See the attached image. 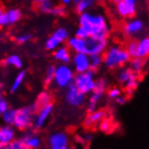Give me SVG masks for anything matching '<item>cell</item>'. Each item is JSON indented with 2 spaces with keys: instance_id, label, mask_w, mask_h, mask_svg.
Here are the masks:
<instances>
[{
  "instance_id": "cell-3",
  "label": "cell",
  "mask_w": 149,
  "mask_h": 149,
  "mask_svg": "<svg viewBox=\"0 0 149 149\" xmlns=\"http://www.w3.org/2000/svg\"><path fill=\"white\" fill-rule=\"evenodd\" d=\"M102 55L103 65L109 69H118L122 66H125L131 58L127 50L118 45L107 47Z\"/></svg>"
},
{
  "instance_id": "cell-9",
  "label": "cell",
  "mask_w": 149,
  "mask_h": 149,
  "mask_svg": "<svg viewBox=\"0 0 149 149\" xmlns=\"http://www.w3.org/2000/svg\"><path fill=\"white\" fill-rule=\"evenodd\" d=\"M69 37V31L66 27H58L52 33V35L45 40V49L47 51H54L56 48L65 43Z\"/></svg>"
},
{
  "instance_id": "cell-4",
  "label": "cell",
  "mask_w": 149,
  "mask_h": 149,
  "mask_svg": "<svg viewBox=\"0 0 149 149\" xmlns=\"http://www.w3.org/2000/svg\"><path fill=\"white\" fill-rule=\"evenodd\" d=\"M37 110L36 104H30L22 108L16 109V115L13 122V127L19 131H26L33 127L35 112Z\"/></svg>"
},
{
  "instance_id": "cell-40",
  "label": "cell",
  "mask_w": 149,
  "mask_h": 149,
  "mask_svg": "<svg viewBox=\"0 0 149 149\" xmlns=\"http://www.w3.org/2000/svg\"><path fill=\"white\" fill-rule=\"evenodd\" d=\"M76 0H61V2H62V4H64V6H69V4L74 3Z\"/></svg>"
},
{
  "instance_id": "cell-26",
  "label": "cell",
  "mask_w": 149,
  "mask_h": 149,
  "mask_svg": "<svg viewBox=\"0 0 149 149\" xmlns=\"http://www.w3.org/2000/svg\"><path fill=\"white\" fill-rule=\"evenodd\" d=\"M37 3V10L42 14H50V12L52 10L54 2L52 0H36Z\"/></svg>"
},
{
  "instance_id": "cell-1",
  "label": "cell",
  "mask_w": 149,
  "mask_h": 149,
  "mask_svg": "<svg viewBox=\"0 0 149 149\" xmlns=\"http://www.w3.org/2000/svg\"><path fill=\"white\" fill-rule=\"evenodd\" d=\"M79 25L74 36L80 38L95 37L107 39L110 34V25L106 16L97 12L86 11L79 14Z\"/></svg>"
},
{
  "instance_id": "cell-28",
  "label": "cell",
  "mask_w": 149,
  "mask_h": 149,
  "mask_svg": "<svg viewBox=\"0 0 149 149\" xmlns=\"http://www.w3.org/2000/svg\"><path fill=\"white\" fill-rule=\"evenodd\" d=\"M15 115H16V109L14 108H9L1 115V119L3 121L4 124H9V125H13L15 119Z\"/></svg>"
},
{
  "instance_id": "cell-38",
  "label": "cell",
  "mask_w": 149,
  "mask_h": 149,
  "mask_svg": "<svg viewBox=\"0 0 149 149\" xmlns=\"http://www.w3.org/2000/svg\"><path fill=\"white\" fill-rule=\"evenodd\" d=\"M115 102L117 103L118 105H124V104H127V96H124V95H120V96H118L117 98L115 100Z\"/></svg>"
},
{
  "instance_id": "cell-32",
  "label": "cell",
  "mask_w": 149,
  "mask_h": 149,
  "mask_svg": "<svg viewBox=\"0 0 149 149\" xmlns=\"http://www.w3.org/2000/svg\"><path fill=\"white\" fill-rule=\"evenodd\" d=\"M9 107H10L9 102L7 101V97L3 95V84L0 83V116L2 115Z\"/></svg>"
},
{
  "instance_id": "cell-19",
  "label": "cell",
  "mask_w": 149,
  "mask_h": 149,
  "mask_svg": "<svg viewBox=\"0 0 149 149\" xmlns=\"http://www.w3.org/2000/svg\"><path fill=\"white\" fill-rule=\"evenodd\" d=\"M106 117V111L103 109H95L93 111L89 112V115L86 116V120H84V127H92L100 123L103 118Z\"/></svg>"
},
{
  "instance_id": "cell-17",
  "label": "cell",
  "mask_w": 149,
  "mask_h": 149,
  "mask_svg": "<svg viewBox=\"0 0 149 149\" xmlns=\"http://www.w3.org/2000/svg\"><path fill=\"white\" fill-rule=\"evenodd\" d=\"M115 6L118 15L122 19H131V17H134L136 14V6H132V4L125 3L122 1L117 2Z\"/></svg>"
},
{
  "instance_id": "cell-15",
  "label": "cell",
  "mask_w": 149,
  "mask_h": 149,
  "mask_svg": "<svg viewBox=\"0 0 149 149\" xmlns=\"http://www.w3.org/2000/svg\"><path fill=\"white\" fill-rule=\"evenodd\" d=\"M21 139L25 149H39L42 147V138L40 137V135L30 129L24 131V134L22 135Z\"/></svg>"
},
{
  "instance_id": "cell-30",
  "label": "cell",
  "mask_w": 149,
  "mask_h": 149,
  "mask_svg": "<svg viewBox=\"0 0 149 149\" xmlns=\"http://www.w3.org/2000/svg\"><path fill=\"white\" fill-rule=\"evenodd\" d=\"M90 56V67L92 70H96L103 65V55L102 54H92Z\"/></svg>"
},
{
  "instance_id": "cell-29",
  "label": "cell",
  "mask_w": 149,
  "mask_h": 149,
  "mask_svg": "<svg viewBox=\"0 0 149 149\" xmlns=\"http://www.w3.org/2000/svg\"><path fill=\"white\" fill-rule=\"evenodd\" d=\"M100 130L102 132H104V133H110L113 129H115V124L112 122V120L110 118H107V117H105L103 119L100 121Z\"/></svg>"
},
{
  "instance_id": "cell-7",
  "label": "cell",
  "mask_w": 149,
  "mask_h": 149,
  "mask_svg": "<svg viewBox=\"0 0 149 149\" xmlns=\"http://www.w3.org/2000/svg\"><path fill=\"white\" fill-rule=\"evenodd\" d=\"M95 70L89 69L83 72H78L74 74V84L78 88L82 93L88 94L91 93L93 91L94 86H95Z\"/></svg>"
},
{
  "instance_id": "cell-33",
  "label": "cell",
  "mask_w": 149,
  "mask_h": 149,
  "mask_svg": "<svg viewBox=\"0 0 149 149\" xmlns=\"http://www.w3.org/2000/svg\"><path fill=\"white\" fill-rule=\"evenodd\" d=\"M54 71H55V66L54 65H50L45 72V83L47 86L52 84L53 82V77H54Z\"/></svg>"
},
{
  "instance_id": "cell-24",
  "label": "cell",
  "mask_w": 149,
  "mask_h": 149,
  "mask_svg": "<svg viewBox=\"0 0 149 149\" xmlns=\"http://www.w3.org/2000/svg\"><path fill=\"white\" fill-rule=\"evenodd\" d=\"M95 2H96V0H76L74 2V10L78 14L83 13L86 11H89L90 9L94 6Z\"/></svg>"
},
{
  "instance_id": "cell-21",
  "label": "cell",
  "mask_w": 149,
  "mask_h": 149,
  "mask_svg": "<svg viewBox=\"0 0 149 149\" xmlns=\"http://www.w3.org/2000/svg\"><path fill=\"white\" fill-rule=\"evenodd\" d=\"M130 64V69L134 72L137 77L142 76L144 72V69L146 67V58H141V57H131L129 61Z\"/></svg>"
},
{
  "instance_id": "cell-10",
  "label": "cell",
  "mask_w": 149,
  "mask_h": 149,
  "mask_svg": "<svg viewBox=\"0 0 149 149\" xmlns=\"http://www.w3.org/2000/svg\"><path fill=\"white\" fill-rule=\"evenodd\" d=\"M47 146L50 149H68L70 148V138L66 132L56 131L47 138Z\"/></svg>"
},
{
  "instance_id": "cell-2",
  "label": "cell",
  "mask_w": 149,
  "mask_h": 149,
  "mask_svg": "<svg viewBox=\"0 0 149 149\" xmlns=\"http://www.w3.org/2000/svg\"><path fill=\"white\" fill-rule=\"evenodd\" d=\"M67 47L74 53H86L88 55L92 54H103L108 47V40L105 38H80L77 36L68 37Z\"/></svg>"
},
{
  "instance_id": "cell-6",
  "label": "cell",
  "mask_w": 149,
  "mask_h": 149,
  "mask_svg": "<svg viewBox=\"0 0 149 149\" xmlns=\"http://www.w3.org/2000/svg\"><path fill=\"white\" fill-rule=\"evenodd\" d=\"M107 86H108L107 81L104 78L97 79L96 80L93 91L91 93H89V98H86V110L89 112L93 111V110L98 108V104L102 101L105 92L107 91Z\"/></svg>"
},
{
  "instance_id": "cell-20",
  "label": "cell",
  "mask_w": 149,
  "mask_h": 149,
  "mask_svg": "<svg viewBox=\"0 0 149 149\" xmlns=\"http://www.w3.org/2000/svg\"><path fill=\"white\" fill-rule=\"evenodd\" d=\"M149 55V38L142 37L139 40H136V49H135L134 57L147 58Z\"/></svg>"
},
{
  "instance_id": "cell-37",
  "label": "cell",
  "mask_w": 149,
  "mask_h": 149,
  "mask_svg": "<svg viewBox=\"0 0 149 149\" xmlns=\"http://www.w3.org/2000/svg\"><path fill=\"white\" fill-rule=\"evenodd\" d=\"M7 26V19H6V10L0 7V28Z\"/></svg>"
},
{
  "instance_id": "cell-11",
  "label": "cell",
  "mask_w": 149,
  "mask_h": 149,
  "mask_svg": "<svg viewBox=\"0 0 149 149\" xmlns=\"http://www.w3.org/2000/svg\"><path fill=\"white\" fill-rule=\"evenodd\" d=\"M66 93H65V101L69 106L79 108L86 105V94L82 93L81 91L74 86V83L66 88Z\"/></svg>"
},
{
  "instance_id": "cell-5",
  "label": "cell",
  "mask_w": 149,
  "mask_h": 149,
  "mask_svg": "<svg viewBox=\"0 0 149 149\" xmlns=\"http://www.w3.org/2000/svg\"><path fill=\"white\" fill-rule=\"evenodd\" d=\"M74 72L69 64H60L55 66L54 77H53V84L58 89H66L74 83Z\"/></svg>"
},
{
  "instance_id": "cell-16",
  "label": "cell",
  "mask_w": 149,
  "mask_h": 149,
  "mask_svg": "<svg viewBox=\"0 0 149 149\" xmlns=\"http://www.w3.org/2000/svg\"><path fill=\"white\" fill-rule=\"evenodd\" d=\"M16 131L13 125L9 124L0 127V149H8L9 144L16 138Z\"/></svg>"
},
{
  "instance_id": "cell-39",
  "label": "cell",
  "mask_w": 149,
  "mask_h": 149,
  "mask_svg": "<svg viewBox=\"0 0 149 149\" xmlns=\"http://www.w3.org/2000/svg\"><path fill=\"white\" fill-rule=\"evenodd\" d=\"M122 2H125V3L132 4V6H137V0H120Z\"/></svg>"
},
{
  "instance_id": "cell-31",
  "label": "cell",
  "mask_w": 149,
  "mask_h": 149,
  "mask_svg": "<svg viewBox=\"0 0 149 149\" xmlns=\"http://www.w3.org/2000/svg\"><path fill=\"white\" fill-rule=\"evenodd\" d=\"M67 13V10H66V6L64 4H54L52 8V10L50 12V15L52 16H55V17H63L65 16Z\"/></svg>"
},
{
  "instance_id": "cell-25",
  "label": "cell",
  "mask_w": 149,
  "mask_h": 149,
  "mask_svg": "<svg viewBox=\"0 0 149 149\" xmlns=\"http://www.w3.org/2000/svg\"><path fill=\"white\" fill-rule=\"evenodd\" d=\"M4 64L9 67H13L16 69L23 68V60L19 54H11L4 60Z\"/></svg>"
},
{
  "instance_id": "cell-14",
  "label": "cell",
  "mask_w": 149,
  "mask_h": 149,
  "mask_svg": "<svg viewBox=\"0 0 149 149\" xmlns=\"http://www.w3.org/2000/svg\"><path fill=\"white\" fill-rule=\"evenodd\" d=\"M70 63L72 64V69L76 74L83 72L91 69L90 67V56L86 53H74L71 55Z\"/></svg>"
},
{
  "instance_id": "cell-36",
  "label": "cell",
  "mask_w": 149,
  "mask_h": 149,
  "mask_svg": "<svg viewBox=\"0 0 149 149\" xmlns=\"http://www.w3.org/2000/svg\"><path fill=\"white\" fill-rule=\"evenodd\" d=\"M8 149H25V147H24V144L21 138H15L14 141H12L9 144Z\"/></svg>"
},
{
  "instance_id": "cell-12",
  "label": "cell",
  "mask_w": 149,
  "mask_h": 149,
  "mask_svg": "<svg viewBox=\"0 0 149 149\" xmlns=\"http://www.w3.org/2000/svg\"><path fill=\"white\" fill-rule=\"evenodd\" d=\"M53 112V104L50 103V104L43 105V106H40L38 107L36 112H35L34 116V121H33V127L35 130H40L45 127L47 122L49 121L50 117Z\"/></svg>"
},
{
  "instance_id": "cell-35",
  "label": "cell",
  "mask_w": 149,
  "mask_h": 149,
  "mask_svg": "<svg viewBox=\"0 0 149 149\" xmlns=\"http://www.w3.org/2000/svg\"><path fill=\"white\" fill-rule=\"evenodd\" d=\"M121 94H122V91L118 86H113V88H111V89H109L107 91V95H108V97L110 100H112V101H115L116 98L118 96H120Z\"/></svg>"
},
{
  "instance_id": "cell-8",
  "label": "cell",
  "mask_w": 149,
  "mask_h": 149,
  "mask_svg": "<svg viewBox=\"0 0 149 149\" xmlns=\"http://www.w3.org/2000/svg\"><path fill=\"white\" fill-rule=\"evenodd\" d=\"M117 79L129 94L133 93V91L137 88L139 83L137 76L129 67H124V66L119 68L118 74H117Z\"/></svg>"
},
{
  "instance_id": "cell-34",
  "label": "cell",
  "mask_w": 149,
  "mask_h": 149,
  "mask_svg": "<svg viewBox=\"0 0 149 149\" xmlns=\"http://www.w3.org/2000/svg\"><path fill=\"white\" fill-rule=\"evenodd\" d=\"M31 34H28V33H23V34H19L15 37V41L19 43V45H25L27 42H29L31 40Z\"/></svg>"
},
{
  "instance_id": "cell-13",
  "label": "cell",
  "mask_w": 149,
  "mask_h": 149,
  "mask_svg": "<svg viewBox=\"0 0 149 149\" xmlns=\"http://www.w3.org/2000/svg\"><path fill=\"white\" fill-rule=\"evenodd\" d=\"M144 29H145V23H144V21L139 19H134V17L127 19V23L123 26V33H124V35L131 38L136 37L137 35L143 33Z\"/></svg>"
},
{
  "instance_id": "cell-23",
  "label": "cell",
  "mask_w": 149,
  "mask_h": 149,
  "mask_svg": "<svg viewBox=\"0 0 149 149\" xmlns=\"http://www.w3.org/2000/svg\"><path fill=\"white\" fill-rule=\"evenodd\" d=\"M26 76H27L26 70L19 69V72L15 74V77L12 80L11 86H10V92L11 93H15L16 91H19L21 89V86H23V83L26 80Z\"/></svg>"
},
{
  "instance_id": "cell-41",
  "label": "cell",
  "mask_w": 149,
  "mask_h": 149,
  "mask_svg": "<svg viewBox=\"0 0 149 149\" xmlns=\"http://www.w3.org/2000/svg\"><path fill=\"white\" fill-rule=\"evenodd\" d=\"M52 1H54V0H52Z\"/></svg>"
},
{
  "instance_id": "cell-18",
  "label": "cell",
  "mask_w": 149,
  "mask_h": 149,
  "mask_svg": "<svg viewBox=\"0 0 149 149\" xmlns=\"http://www.w3.org/2000/svg\"><path fill=\"white\" fill-rule=\"evenodd\" d=\"M53 52V57L60 64H69L71 61V51L67 45H60Z\"/></svg>"
},
{
  "instance_id": "cell-22",
  "label": "cell",
  "mask_w": 149,
  "mask_h": 149,
  "mask_svg": "<svg viewBox=\"0 0 149 149\" xmlns=\"http://www.w3.org/2000/svg\"><path fill=\"white\" fill-rule=\"evenodd\" d=\"M23 13L17 8H12L6 11V19H7V26H13L16 23L22 19Z\"/></svg>"
},
{
  "instance_id": "cell-27",
  "label": "cell",
  "mask_w": 149,
  "mask_h": 149,
  "mask_svg": "<svg viewBox=\"0 0 149 149\" xmlns=\"http://www.w3.org/2000/svg\"><path fill=\"white\" fill-rule=\"evenodd\" d=\"M50 103H52V95H51V93L48 92V91L41 92V93L37 96L36 102H35V104H36V106H37V108L38 107H40V106H43V105L50 104Z\"/></svg>"
}]
</instances>
